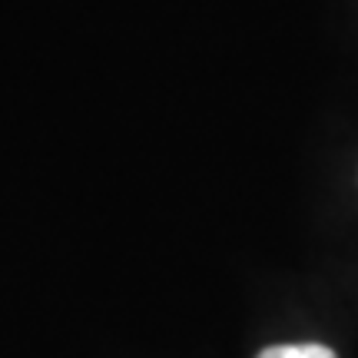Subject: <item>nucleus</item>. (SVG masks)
<instances>
[{"label": "nucleus", "instance_id": "f257e3e1", "mask_svg": "<svg viewBox=\"0 0 358 358\" xmlns=\"http://www.w3.org/2000/svg\"><path fill=\"white\" fill-rule=\"evenodd\" d=\"M259 358H338L329 345L319 342H299V345H268L259 352Z\"/></svg>", "mask_w": 358, "mask_h": 358}]
</instances>
